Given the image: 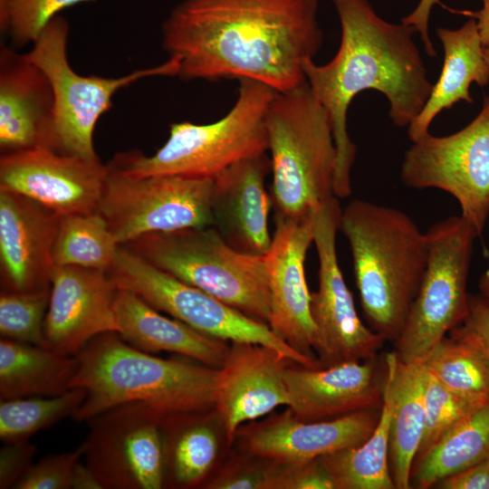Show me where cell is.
I'll return each mask as SVG.
<instances>
[{"label":"cell","mask_w":489,"mask_h":489,"mask_svg":"<svg viewBox=\"0 0 489 489\" xmlns=\"http://www.w3.org/2000/svg\"><path fill=\"white\" fill-rule=\"evenodd\" d=\"M271 488L336 489L320 458L305 465H285L284 469L274 471Z\"/></svg>","instance_id":"cell-39"},{"label":"cell","mask_w":489,"mask_h":489,"mask_svg":"<svg viewBox=\"0 0 489 489\" xmlns=\"http://www.w3.org/2000/svg\"><path fill=\"white\" fill-rule=\"evenodd\" d=\"M59 218L58 214L31 198L0 190L2 291L51 288Z\"/></svg>","instance_id":"cell-19"},{"label":"cell","mask_w":489,"mask_h":489,"mask_svg":"<svg viewBox=\"0 0 489 489\" xmlns=\"http://www.w3.org/2000/svg\"><path fill=\"white\" fill-rule=\"evenodd\" d=\"M437 484L444 489H489V456Z\"/></svg>","instance_id":"cell-41"},{"label":"cell","mask_w":489,"mask_h":489,"mask_svg":"<svg viewBox=\"0 0 489 489\" xmlns=\"http://www.w3.org/2000/svg\"><path fill=\"white\" fill-rule=\"evenodd\" d=\"M439 4V0H419L416 8L407 16L401 19L404 24L414 26L424 44L428 56L436 55V51L429 37L428 21L431 10L435 5Z\"/></svg>","instance_id":"cell-42"},{"label":"cell","mask_w":489,"mask_h":489,"mask_svg":"<svg viewBox=\"0 0 489 489\" xmlns=\"http://www.w3.org/2000/svg\"><path fill=\"white\" fill-rule=\"evenodd\" d=\"M332 1L340 24V47L323 65L308 60L304 73L331 124L337 152L333 193L344 198L351 194L356 157L347 129L348 109L355 96L367 90L384 94L391 121L403 128L422 111L434 84L414 40V26L384 20L368 0Z\"/></svg>","instance_id":"cell-2"},{"label":"cell","mask_w":489,"mask_h":489,"mask_svg":"<svg viewBox=\"0 0 489 489\" xmlns=\"http://www.w3.org/2000/svg\"><path fill=\"white\" fill-rule=\"evenodd\" d=\"M436 34L444 48V65L425 107L408 126L412 142L429 133L431 122L443 110L459 101L472 103L469 87L473 82L479 86L489 82V67L475 18L458 29L437 28Z\"/></svg>","instance_id":"cell-25"},{"label":"cell","mask_w":489,"mask_h":489,"mask_svg":"<svg viewBox=\"0 0 489 489\" xmlns=\"http://www.w3.org/2000/svg\"><path fill=\"white\" fill-rule=\"evenodd\" d=\"M428 262L403 330L396 355L420 362L468 312L467 278L478 235L461 216L434 224L427 232Z\"/></svg>","instance_id":"cell-9"},{"label":"cell","mask_w":489,"mask_h":489,"mask_svg":"<svg viewBox=\"0 0 489 489\" xmlns=\"http://www.w3.org/2000/svg\"><path fill=\"white\" fill-rule=\"evenodd\" d=\"M96 209L120 245L142 235L214 226V180L177 175L130 176L108 163Z\"/></svg>","instance_id":"cell-11"},{"label":"cell","mask_w":489,"mask_h":489,"mask_svg":"<svg viewBox=\"0 0 489 489\" xmlns=\"http://www.w3.org/2000/svg\"><path fill=\"white\" fill-rule=\"evenodd\" d=\"M312 243V215L303 219L275 216V230L264 261L270 292L268 326L298 352L319 361L314 354L319 353L320 340L304 271Z\"/></svg>","instance_id":"cell-16"},{"label":"cell","mask_w":489,"mask_h":489,"mask_svg":"<svg viewBox=\"0 0 489 489\" xmlns=\"http://www.w3.org/2000/svg\"><path fill=\"white\" fill-rule=\"evenodd\" d=\"M290 363L293 362L270 347L232 342L218 369L215 402L229 445L242 423L289 406L284 371Z\"/></svg>","instance_id":"cell-18"},{"label":"cell","mask_w":489,"mask_h":489,"mask_svg":"<svg viewBox=\"0 0 489 489\" xmlns=\"http://www.w3.org/2000/svg\"><path fill=\"white\" fill-rule=\"evenodd\" d=\"M96 0H0V31L14 48L34 43L66 8Z\"/></svg>","instance_id":"cell-36"},{"label":"cell","mask_w":489,"mask_h":489,"mask_svg":"<svg viewBox=\"0 0 489 489\" xmlns=\"http://www.w3.org/2000/svg\"><path fill=\"white\" fill-rule=\"evenodd\" d=\"M400 177L415 189L437 188L453 196L461 216L481 236L489 216V96L464 129L412 142L405 152Z\"/></svg>","instance_id":"cell-12"},{"label":"cell","mask_w":489,"mask_h":489,"mask_svg":"<svg viewBox=\"0 0 489 489\" xmlns=\"http://www.w3.org/2000/svg\"><path fill=\"white\" fill-rule=\"evenodd\" d=\"M36 446L29 440L5 442L0 448V489L14 488L34 465Z\"/></svg>","instance_id":"cell-40"},{"label":"cell","mask_w":489,"mask_h":489,"mask_svg":"<svg viewBox=\"0 0 489 489\" xmlns=\"http://www.w3.org/2000/svg\"><path fill=\"white\" fill-rule=\"evenodd\" d=\"M107 273L118 289L136 293L158 311L206 336L267 346L293 363L321 367L318 360L302 355L279 338L267 324L174 278L124 245L119 247Z\"/></svg>","instance_id":"cell-10"},{"label":"cell","mask_w":489,"mask_h":489,"mask_svg":"<svg viewBox=\"0 0 489 489\" xmlns=\"http://www.w3.org/2000/svg\"><path fill=\"white\" fill-rule=\"evenodd\" d=\"M107 165L46 147L2 154L0 190L23 195L59 216L96 212Z\"/></svg>","instance_id":"cell-15"},{"label":"cell","mask_w":489,"mask_h":489,"mask_svg":"<svg viewBox=\"0 0 489 489\" xmlns=\"http://www.w3.org/2000/svg\"><path fill=\"white\" fill-rule=\"evenodd\" d=\"M120 245L98 213L60 216L53 249L56 265H78L107 272Z\"/></svg>","instance_id":"cell-31"},{"label":"cell","mask_w":489,"mask_h":489,"mask_svg":"<svg viewBox=\"0 0 489 489\" xmlns=\"http://www.w3.org/2000/svg\"><path fill=\"white\" fill-rule=\"evenodd\" d=\"M163 417L145 403L129 402L86 421L84 462L102 489L164 487Z\"/></svg>","instance_id":"cell-13"},{"label":"cell","mask_w":489,"mask_h":489,"mask_svg":"<svg viewBox=\"0 0 489 489\" xmlns=\"http://www.w3.org/2000/svg\"><path fill=\"white\" fill-rule=\"evenodd\" d=\"M489 456V402L448 430L411 471V487L427 489Z\"/></svg>","instance_id":"cell-28"},{"label":"cell","mask_w":489,"mask_h":489,"mask_svg":"<svg viewBox=\"0 0 489 489\" xmlns=\"http://www.w3.org/2000/svg\"><path fill=\"white\" fill-rule=\"evenodd\" d=\"M391 401L382 388L378 424L362 444L320 457L336 489H393L388 451Z\"/></svg>","instance_id":"cell-29"},{"label":"cell","mask_w":489,"mask_h":489,"mask_svg":"<svg viewBox=\"0 0 489 489\" xmlns=\"http://www.w3.org/2000/svg\"><path fill=\"white\" fill-rule=\"evenodd\" d=\"M76 357L71 388L87 394L76 421L129 402L145 403L164 417L215 408L218 369L156 357L115 331L95 337Z\"/></svg>","instance_id":"cell-4"},{"label":"cell","mask_w":489,"mask_h":489,"mask_svg":"<svg viewBox=\"0 0 489 489\" xmlns=\"http://www.w3.org/2000/svg\"><path fill=\"white\" fill-rule=\"evenodd\" d=\"M341 212L334 196L312 214L319 288L311 293V312L319 335L321 367L371 360L385 340L362 323L340 268L336 235Z\"/></svg>","instance_id":"cell-14"},{"label":"cell","mask_w":489,"mask_h":489,"mask_svg":"<svg viewBox=\"0 0 489 489\" xmlns=\"http://www.w3.org/2000/svg\"><path fill=\"white\" fill-rule=\"evenodd\" d=\"M124 246L174 278L268 325L264 256L238 252L214 226L148 234Z\"/></svg>","instance_id":"cell-7"},{"label":"cell","mask_w":489,"mask_h":489,"mask_svg":"<svg viewBox=\"0 0 489 489\" xmlns=\"http://www.w3.org/2000/svg\"><path fill=\"white\" fill-rule=\"evenodd\" d=\"M366 409L329 421H302L291 410L259 424L246 436L254 455L286 465H300L365 442L379 417Z\"/></svg>","instance_id":"cell-22"},{"label":"cell","mask_w":489,"mask_h":489,"mask_svg":"<svg viewBox=\"0 0 489 489\" xmlns=\"http://www.w3.org/2000/svg\"><path fill=\"white\" fill-rule=\"evenodd\" d=\"M55 100L43 71L14 48H0V148L3 154L53 149Z\"/></svg>","instance_id":"cell-20"},{"label":"cell","mask_w":489,"mask_h":489,"mask_svg":"<svg viewBox=\"0 0 489 489\" xmlns=\"http://www.w3.org/2000/svg\"><path fill=\"white\" fill-rule=\"evenodd\" d=\"M284 380L288 407L302 421H320L376 409L382 403V390L370 360L321 368L288 365Z\"/></svg>","instance_id":"cell-23"},{"label":"cell","mask_w":489,"mask_h":489,"mask_svg":"<svg viewBox=\"0 0 489 489\" xmlns=\"http://www.w3.org/2000/svg\"><path fill=\"white\" fill-rule=\"evenodd\" d=\"M450 337L471 344L489 361V300L470 295L465 320L449 331Z\"/></svg>","instance_id":"cell-38"},{"label":"cell","mask_w":489,"mask_h":489,"mask_svg":"<svg viewBox=\"0 0 489 489\" xmlns=\"http://www.w3.org/2000/svg\"><path fill=\"white\" fill-rule=\"evenodd\" d=\"M266 128L275 216L310 217L334 197L337 152L330 119L304 83L275 93Z\"/></svg>","instance_id":"cell-5"},{"label":"cell","mask_w":489,"mask_h":489,"mask_svg":"<svg viewBox=\"0 0 489 489\" xmlns=\"http://www.w3.org/2000/svg\"><path fill=\"white\" fill-rule=\"evenodd\" d=\"M271 172V159L264 153L240 160L213 177L214 227L243 254L264 256L271 247L268 216L273 199L265 188Z\"/></svg>","instance_id":"cell-21"},{"label":"cell","mask_w":489,"mask_h":489,"mask_svg":"<svg viewBox=\"0 0 489 489\" xmlns=\"http://www.w3.org/2000/svg\"><path fill=\"white\" fill-rule=\"evenodd\" d=\"M70 25L62 15L54 17L24 55L49 78L55 100L53 149L86 158H99L93 131L99 119L112 105L115 93L149 77L177 76L178 64L165 62L115 78L82 75L71 66L67 55Z\"/></svg>","instance_id":"cell-8"},{"label":"cell","mask_w":489,"mask_h":489,"mask_svg":"<svg viewBox=\"0 0 489 489\" xmlns=\"http://www.w3.org/2000/svg\"><path fill=\"white\" fill-rule=\"evenodd\" d=\"M482 8L475 13H472L473 18L475 19L481 41L484 46L489 45V0H481Z\"/></svg>","instance_id":"cell-45"},{"label":"cell","mask_w":489,"mask_h":489,"mask_svg":"<svg viewBox=\"0 0 489 489\" xmlns=\"http://www.w3.org/2000/svg\"><path fill=\"white\" fill-rule=\"evenodd\" d=\"M86 391L72 388L51 397H28L0 401V439L5 442L29 440L68 417L82 405Z\"/></svg>","instance_id":"cell-33"},{"label":"cell","mask_w":489,"mask_h":489,"mask_svg":"<svg viewBox=\"0 0 489 489\" xmlns=\"http://www.w3.org/2000/svg\"><path fill=\"white\" fill-rule=\"evenodd\" d=\"M484 56L489 67V45L484 46Z\"/></svg>","instance_id":"cell-47"},{"label":"cell","mask_w":489,"mask_h":489,"mask_svg":"<svg viewBox=\"0 0 489 489\" xmlns=\"http://www.w3.org/2000/svg\"><path fill=\"white\" fill-rule=\"evenodd\" d=\"M420 362L454 393L489 401V361L471 344L446 336Z\"/></svg>","instance_id":"cell-32"},{"label":"cell","mask_w":489,"mask_h":489,"mask_svg":"<svg viewBox=\"0 0 489 489\" xmlns=\"http://www.w3.org/2000/svg\"><path fill=\"white\" fill-rule=\"evenodd\" d=\"M272 471L269 472H246L225 477L218 478L209 484L210 488L222 489H268L270 485Z\"/></svg>","instance_id":"cell-43"},{"label":"cell","mask_w":489,"mask_h":489,"mask_svg":"<svg viewBox=\"0 0 489 489\" xmlns=\"http://www.w3.org/2000/svg\"><path fill=\"white\" fill-rule=\"evenodd\" d=\"M199 412L166 416L162 420L164 465L168 475L167 479L177 486L198 484L216 457V436L208 425L197 421Z\"/></svg>","instance_id":"cell-30"},{"label":"cell","mask_w":489,"mask_h":489,"mask_svg":"<svg viewBox=\"0 0 489 489\" xmlns=\"http://www.w3.org/2000/svg\"><path fill=\"white\" fill-rule=\"evenodd\" d=\"M78 367L76 355L1 339L0 398L62 394L71 388Z\"/></svg>","instance_id":"cell-27"},{"label":"cell","mask_w":489,"mask_h":489,"mask_svg":"<svg viewBox=\"0 0 489 489\" xmlns=\"http://www.w3.org/2000/svg\"><path fill=\"white\" fill-rule=\"evenodd\" d=\"M72 489H102V487L86 463L80 461L73 470Z\"/></svg>","instance_id":"cell-44"},{"label":"cell","mask_w":489,"mask_h":489,"mask_svg":"<svg viewBox=\"0 0 489 489\" xmlns=\"http://www.w3.org/2000/svg\"><path fill=\"white\" fill-rule=\"evenodd\" d=\"M51 288L35 292L2 291L0 294L1 339L49 348L44 321Z\"/></svg>","instance_id":"cell-34"},{"label":"cell","mask_w":489,"mask_h":489,"mask_svg":"<svg viewBox=\"0 0 489 489\" xmlns=\"http://www.w3.org/2000/svg\"><path fill=\"white\" fill-rule=\"evenodd\" d=\"M83 452L82 443L72 451L43 457L34 463L14 489H72L73 470Z\"/></svg>","instance_id":"cell-37"},{"label":"cell","mask_w":489,"mask_h":489,"mask_svg":"<svg viewBox=\"0 0 489 489\" xmlns=\"http://www.w3.org/2000/svg\"><path fill=\"white\" fill-rule=\"evenodd\" d=\"M426 372L425 424L415 460L453 427L489 402L459 396L443 386L427 369Z\"/></svg>","instance_id":"cell-35"},{"label":"cell","mask_w":489,"mask_h":489,"mask_svg":"<svg viewBox=\"0 0 489 489\" xmlns=\"http://www.w3.org/2000/svg\"><path fill=\"white\" fill-rule=\"evenodd\" d=\"M236 101L208 124L170 125L165 144L146 156L131 150L110 162L130 176L177 175L213 178L231 165L268 150L266 116L277 91L262 82L240 79Z\"/></svg>","instance_id":"cell-6"},{"label":"cell","mask_w":489,"mask_h":489,"mask_svg":"<svg viewBox=\"0 0 489 489\" xmlns=\"http://www.w3.org/2000/svg\"><path fill=\"white\" fill-rule=\"evenodd\" d=\"M363 312L385 340L400 335L428 262L427 233L405 212L363 199L342 210Z\"/></svg>","instance_id":"cell-3"},{"label":"cell","mask_w":489,"mask_h":489,"mask_svg":"<svg viewBox=\"0 0 489 489\" xmlns=\"http://www.w3.org/2000/svg\"><path fill=\"white\" fill-rule=\"evenodd\" d=\"M114 309L119 334L131 346L149 353L173 352L220 369L230 346L206 336L181 321L164 316L136 293L118 289Z\"/></svg>","instance_id":"cell-24"},{"label":"cell","mask_w":489,"mask_h":489,"mask_svg":"<svg viewBox=\"0 0 489 489\" xmlns=\"http://www.w3.org/2000/svg\"><path fill=\"white\" fill-rule=\"evenodd\" d=\"M117 292L105 271L78 265L54 266L44 321L49 348L75 356L95 337L119 332L114 309Z\"/></svg>","instance_id":"cell-17"},{"label":"cell","mask_w":489,"mask_h":489,"mask_svg":"<svg viewBox=\"0 0 489 489\" xmlns=\"http://www.w3.org/2000/svg\"><path fill=\"white\" fill-rule=\"evenodd\" d=\"M478 286L480 294L489 300V268L481 276Z\"/></svg>","instance_id":"cell-46"},{"label":"cell","mask_w":489,"mask_h":489,"mask_svg":"<svg viewBox=\"0 0 489 489\" xmlns=\"http://www.w3.org/2000/svg\"><path fill=\"white\" fill-rule=\"evenodd\" d=\"M319 0H182L161 27L183 80L250 79L284 92L306 83L323 43Z\"/></svg>","instance_id":"cell-1"},{"label":"cell","mask_w":489,"mask_h":489,"mask_svg":"<svg viewBox=\"0 0 489 489\" xmlns=\"http://www.w3.org/2000/svg\"><path fill=\"white\" fill-rule=\"evenodd\" d=\"M385 362L383 388L391 401L389 466L396 488L408 489L424 430L427 372L421 362H402L395 352L388 353Z\"/></svg>","instance_id":"cell-26"}]
</instances>
